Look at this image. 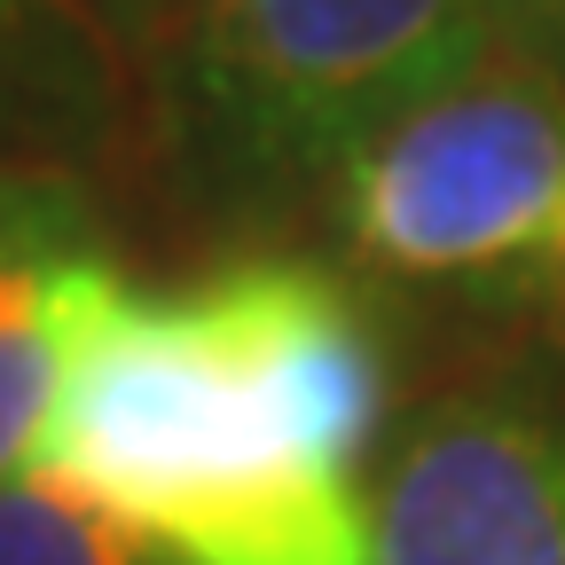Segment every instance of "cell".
<instances>
[{
    "instance_id": "6da1fadb",
    "label": "cell",
    "mask_w": 565,
    "mask_h": 565,
    "mask_svg": "<svg viewBox=\"0 0 565 565\" xmlns=\"http://www.w3.org/2000/svg\"><path fill=\"white\" fill-rule=\"evenodd\" d=\"M377 424L385 345L362 291L322 259H228L166 291L126 282L24 471L173 565H370Z\"/></svg>"
},
{
    "instance_id": "7a4b0ae2",
    "label": "cell",
    "mask_w": 565,
    "mask_h": 565,
    "mask_svg": "<svg viewBox=\"0 0 565 565\" xmlns=\"http://www.w3.org/2000/svg\"><path fill=\"white\" fill-rule=\"evenodd\" d=\"M503 47V0H181L166 150L221 228L322 204L345 158Z\"/></svg>"
},
{
    "instance_id": "3957f363",
    "label": "cell",
    "mask_w": 565,
    "mask_h": 565,
    "mask_svg": "<svg viewBox=\"0 0 565 565\" xmlns=\"http://www.w3.org/2000/svg\"><path fill=\"white\" fill-rule=\"evenodd\" d=\"M385 282H494L565 252V79L511 40L393 118L322 196Z\"/></svg>"
},
{
    "instance_id": "277c9868",
    "label": "cell",
    "mask_w": 565,
    "mask_h": 565,
    "mask_svg": "<svg viewBox=\"0 0 565 565\" xmlns=\"http://www.w3.org/2000/svg\"><path fill=\"white\" fill-rule=\"evenodd\" d=\"M370 565H565V401L471 385L370 487Z\"/></svg>"
},
{
    "instance_id": "5b68a950",
    "label": "cell",
    "mask_w": 565,
    "mask_h": 565,
    "mask_svg": "<svg viewBox=\"0 0 565 565\" xmlns=\"http://www.w3.org/2000/svg\"><path fill=\"white\" fill-rule=\"evenodd\" d=\"M118 110V40L87 0H0V166H87L110 150Z\"/></svg>"
},
{
    "instance_id": "8992f818",
    "label": "cell",
    "mask_w": 565,
    "mask_h": 565,
    "mask_svg": "<svg viewBox=\"0 0 565 565\" xmlns=\"http://www.w3.org/2000/svg\"><path fill=\"white\" fill-rule=\"evenodd\" d=\"M118 291H126V275L103 244L0 267V487L32 463L71 353L118 307Z\"/></svg>"
},
{
    "instance_id": "52a82bcc",
    "label": "cell",
    "mask_w": 565,
    "mask_h": 565,
    "mask_svg": "<svg viewBox=\"0 0 565 565\" xmlns=\"http://www.w3.org/2000/svg\"><path fill=\"white\" fill-rule=\"evenodd\" d=\"M0 565H173L158 542H141L126 519L95 511L40 471L0 487Z\"/></svg>"
},
{
    "instance_id": "ba28073f",
    "label": "cell",
    "mask_w": 565,
    "mask_h": 565,
    "mask_svg": "<svg viewBox=\"0 0 565 565\" xmlns=\"http://www.w3.org/2000/svg\"><path fill=\"white\" fill-rule=\"evenodd\" d=\"M503 40L565 79V0H503Z\"/></svg>"
},
{
    "instance_id": "9c48e42d",
    "label": "cell",
    "mask_w": 565,
    "mask_h": 565,
    "mask_svg": "<svg viewBox=\"0 0 565 565\" xmlns=\"http://www.w3.org/2000/svg\"><path fill=\"white\" fill-rule=\"evenodd\" d=\"M87 9L110 24V40H118V47H141V40L166 24V9H181V0H87Z\"/></svg>"
}]
</instances>
